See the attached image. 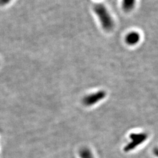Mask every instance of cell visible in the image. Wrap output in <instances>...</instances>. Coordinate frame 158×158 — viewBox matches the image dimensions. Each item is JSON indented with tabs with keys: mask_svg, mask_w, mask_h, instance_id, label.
<instances>
[{
	"mask_svg": "<svg viewBox=\"0 0 158 158\" xmlns=\"http://www.w3.org/2000/svg\"><path fill=\"white\" fill-rule=\"evenodd\" d=\"M94 11L98 17L103 28L110 31L114 27V21L106 8L102 5L98 4L94 7Z\"/></svg>",
	"mask_w": 158,
	"mask_h": 158,
	"instance_id": "obj_1",
	"label": "cell"
},
{
	"mask_svg": "<svg viewBox=\"0 0 158 158\" xmlns=\"http://www.w3.org/2000/svg\"><path fill=\"white\" fill-rule=\"evenodd\" d=\"M147 136L144 133H138V134H134L131 135V138L132 141L129 143L126 147L125 148V151H129L135 148L137 145L141 144L143 141H144Z\"/></svg>",
	"mask_w": 158,
	"mask_h": 158,
	"instance_id": "obj_2",
	"label": "cell"
},
{
	"mask_svg": "<svg viewBox=\"0 0 158 158\" xmlns=\"http://www.w3.org/2000/svg\"><path fill=\"white\" fill-rule=\"evenodd\" d=\"M104 96L105 93L103 91H99L85 97L84 99V102L87 106H91L101 100V99L103 98Z\"/></svg>",
	"mask_w": 158,
	"mask_h": 158,
	"instance_id": "obj_3",
	"label": "cell"
},
{
	"mask_svg": "<svg viewBox=\"0 0 158 158\" xmlns=\"http://www.w3.org/2000/svg\"><path fill=\"white\" fill-rule=\"evenodd\" d=\"M140 40V35L138 32H131L126 36L125 40L127 44L130 45H134L136 44Z\"/></svg>",
	"mask_w": 158,
	"mask_h": 158,
	"instance_id": "obj_4",
	"label": "cell"
},
{
	"mask_svg": "<svg viewBox=\"0 0 158 158\" xmlns=\"http://www.w3.org/2000/svg\"><path fill=\"white\" fill-rule=\"evenodd\" d=\"M136 0H123V8L125 11H130L135 5Z\"/></svg>",
	"mask_w": 158,
	"mask_h": 158,
	"instance_id": "obj_5",
	"label": "cell"
},
{
	"mask_svg": "<svg viewBox=\"0 0 158 158\" xmlns=\"http://www.w3.org/2000/svg\"><path fill=\"white\" fill-rule=\"evenodd\" d=\"M81 158H94V156L90 151L88 149H83L80 153Z\"/></svg>",
	"mask_w": 158,
	"mask_h": 158,
	"instance_id": "obj_6",
	"label": "cell"
},
{
	"mask_svg": "<svg viewBox=\"0 0 158 158\" xmlns=\"http://www.w3.org/2000/svg\"><path fill=\"white\" fill-rule=\"evenodd\" d=\"M11 0H0V5L4 6L10 2Z\"/></svg>",
	"mask_w": 158,
	"mask_h": 158,
	"instance_id": "obj_7",
	"label": "cell"
}]
</instances>
